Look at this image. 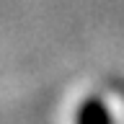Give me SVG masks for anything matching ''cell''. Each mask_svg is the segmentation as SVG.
<instances>
[{
	"label": "cell",
	"instance_id": "6da1fadb",
	"mask_svg": "<svg viewBox=\"0 0 124 124\" xmlns=\"http://www.w3.org/2000/svg\"><path fill=\"white\" fill-rule=\"evenodd\" d=\"M75 124H114V116L108 111L106 101L88 98L85 103H80V108L75 111Z\"/></svg>",
	"mask_w": 124,
	"mask_h": 124
}]
</instances>
